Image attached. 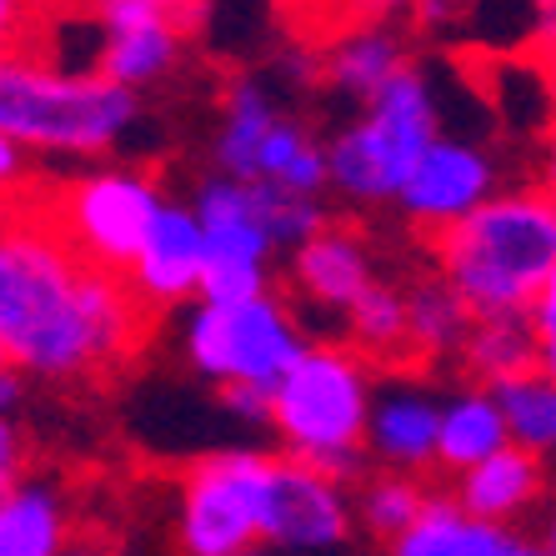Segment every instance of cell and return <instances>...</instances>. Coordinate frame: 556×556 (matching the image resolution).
I'll return each mask as SVG.
<instances>
[{
    "mask_svg": "<svg viewBox=\"0 0 556 556\" xmlns=\"http://www.w3.org/2000/svg\"><path fill=\"white\" fill-rule=\"evenodd\" d=\"M151 316L126 276L80 261L26 206L0 226V346L21 376L86 381L141 346Z\"/></svg>",
    "mask_w": 556,
    "mask_h": 556,
    "instance_id": "cell-1",
    "label": "cell"
},
{
    "mask_svg": "<svg viewBox=\"0 0 556 556\" xmlns=\"http://www.w3.org/2000/svg\"><path fill=\"white\" fill-rule=\"evenodd\" d=\"M556 271V201L542 186H506L437 236V276L471 316H527Z\"/></svg>",
    "mask_w": 556,
    "mask_h": 556,
    "instance_id": "cell-2",
    "label": "cell"
},
{
    "mask_svg": "<svg viewBox=\"0 0 556 556\" xmlns=\"http://www.w3.org/2000/svg\"><path fill=\"white\" fill-rule=\"evenodd\" d=\"M136 126V96L101 71H65L40 51L0 55V130L26 155H105Z\"/></svg>",
    "mask_w": 556,
    "mask_h": 556,
    "instance_id": "cell-3",
    "label": "cell"
},
{
    "mask_svg": "<svg viewBox=\"0 0 556 556\" xmlns=\"http://www.w3.org/2000/svg\"><path fill=\"white\" fill-rule=\"evenodd\" d=\"M376 381L366 356L351 346H306L296 366L276 381L271 421L281 437V452L291 462H306L326 477L346 481L366 456V421H371Z\"/></svg>",
    "mask_w": 556,
    "mask_h": 556,
    "instance_id": "cell-4",
    "label": "cell"
},
{
    "mask_svg": "<svg viewBox=\"0 0 556 556\" xmlns=\"http://www.w3.org/2000/svg\"><path fill=\"white\" fill-rule=\"evenodd\" d=\"M441 136V111L431 80L406 65L362 116L326 141V186L351 206H396L412 166Z\"/></svg>",
    "mask_w": 556,
    "mask_h": 556,
    "instance_id": "cell-5",
    "label": "cell"
},
{
    "mask_svg": "<svg viewBox=\"0 0 556 556\" xmlns=\"http://www.w3.org/2000/svg\"><path fill=\"white\" fill-rule=\"evenodd\" d=\"M161 206H166V195L155 176L130 166H105L55 186L46 201L26 211L46 220L80 261H91L111 276H126Z\"/></svg>",
    "mask_w": 556,
    "mask_h": 556,
    "instance_id": "cell-6",
    "label": "cell"
},
{
    "mask_svg": "<svg viewBox=\"0 0 556 556\" xmlns=\"http://www.w3.org/2000/svg\"><path fill=\"white\" fill-rule=\"evenodd\" d=\"M186 362L201 376L226 387H261L276 391L296 356L311 346L296 326V311L281 296H251V301H195L181 331Z\"/></svg>",
    "mask_w": 556,
    "mask_h": 556,
    "instance_id": "cell-7",
    "label": "cell"
},
{
    "mask_svg": "<svg viewBox=\"0 0 556 556\" xmlns=\"http://www.w3.org/2000/svg\"><path fill=\"white\" fill-rule=\"evenodd\" d=\"M271 462L261 452H220L191 462L176 492V542L181 556H241L266 536Z\"/></svg>",
    "mask_w": 556,
    "mask_h": 556,
    "instance_id": "cell-8",
    "label": "cell"
},
{
    "mask_svg": "<svg viewBox=\"0 0 556 556\" xmlns=\"http://www.w3.org/2000/svg\"><path fill=\"white\" fill-rule=\"evenodd\" d=\"M201 236H206V276L201 301H251L271 286V236L256 216L251 181L211 176L191 201Z\"/></svg>",
    "mask_w": 556,
    "mask_h": 556,
    "instance_id": "cell-9",
    "label": "cell"
},
{
    "mask_svg": "<svg viewBox=\"0 0 556 556\" xmlns=\"http://www.w3.org/2000/svg\"><path fill=\"white\" fill-rule=\"evenodd\" d=\"M496 191H502V170H496L492 151H481L477 141H462V136H437L427 155L412 166L396 206L416 231L437 241L441 231H452L471 211L486 206Z\"/></svg>",
    "mask_w": 556,
    "mask_h": 556,
    "instance_id": "cell-10",
    "label": "cell"
},
{
    "mask_svg": "<svg viewBox=\"0 0 556 556\" xmlns=\"http://www.w3.org/2000/svg\"><path fill=\"white\" fill-rule=\"evenodd\" d=\"M351 496L346 481L326 477L306 462L276 456L271 462V496H266V536L261 542L281 552H326L341 546L351 531Z\"/></svg>",
    "mask_w": 556,
    "mask_h": 556,
    "instance_id": "cell-11",
    "label": "cell"
},
{
    "mask_svg": "<svg viewBox=\"0 0 556 556\" xmlns=\"http://www.w3.org/2000/svg\"><path fill=\"white\" fill-rule=\"evenodd\" d=\"M201 276H206V236L191 206H161L151 220L141 251L126 266L130 296L141 301L146 316L181 306V301H201Z\"/></svg>",
    "mask_w": 556,
    "mask_h": 556,
    "instance_id": "cell-12",
    "label": "cell"
},
{
    "mask_svg": "<svg viewBox=\"0 0 556 556\" xmlns=\"http://www.w3.org/2000/svg\"><path fill=\"white\" fill-rule=\"evenodd\" d=\"M441 396L421 381H387L376 387L371 421H366V456L387 466L391 477H421L437 466Z\"/></svg>",
    "mask_w": 556,
    "mask_h": 556,
    "instance_id": "cell-13",
    "label": "cell"
},
{
    "mask_svg": "<svg viewBox=\"0 0 556 556\" xmlns=\"http://www.w3.org/2000/svg\"><path fill=\"white\" fill-rule=\"evenodd\" d=\"M371 286H376L371 247L351 226H331L326 220L311 241H301L291 251V291L316 311H341L346 316Z\"/></svg>",
    "mask_w": 556,
    "mask_h": 556,
    "instance_id": "cell-14",
    "label": "cell"
},
{
    "mask_svg": "<svg viewBox=\"0 0 556 556\" xmlns=\"http://www.w3.org/2000/svg\"><path fill=\"white\" fill-rule=\"evenodd\" d=\"M391 556H546V546L521 527L471 517L452 496H427L412 531L391 542Z\"/></svg>",
    "mask_w": 556,
    "mask_h": 556,
    "instance_id": "cell-15",
    "label": "cell"
},
{
    "mask_svg": "<svg viewBox=\"0 0 556 556\" xmlns=\"http://www.w3.org/2000/svg\"><path fill=\"white\" fill-rule=\"evenodd\" d=\"M546 486H552V471H546L542 456L521 452V446H502L496 456L456 477L452 502L481 521L517 527L521 517H531L546 502Z\"/></svg>",
    "mask_w": 556,
    "mask_h": 556,
    "instance_id": "cell-16",
    "label": "cell"
},
{
    "mask_svg": "<svg viewBox=\"0 0 556 556\" xmlns=\"http://www.w3.org/2000/svg\"><path fill=\"white\" fill-rule=\"evenodd\" d=\"M406 65H412V51H406L402 30L387 26V21H351V26H341L337 40L326 46L321 76L337 96L366 105L387 91Z\"/></svg>",
    "mask_w": 556,
    "mask_h": 556,
    "instance_id": "cell-17",
    "label": "cell"
},
{
    "mask_svg": "<svg viewBox=\"0 0 556 556\" xmlns=\"http://www.w3.org/2000/svg\"><path fill=\"white\" fill-rule=\"evenodd\" d=\"M502 446H511V441H506V416H502V406H496L492 387H477V381H471V387L452 391V396L441 402V431H437L441 471L462 477V471L481 466L486 456H496Z\"/></svg>",
    "mask_w": 556,
    "mask_h": 556,
    "instance_id": "cell-18",
    "label": "cell"
},
{
    "mask_svg": "<svg viewBox=\"0 0 556 556\" xmlns=\"http://www.w3.org/2000/svg\"><path fill=\"white\" fill-rule=\"evenodd\" d=\"M281 105L276 96L261 86L256 76H236L226 86V105H220V130H216V161L220 176L231 181H256V161L261 146L281 126Z\"/></svg>",
    "mask_w": 556,
    "mask_h": 556,
    "instance_id": "cell-19",
    "label": "cell"
},
{
    "mask_svg": "<svg viewBox=\"0 0 556 556\" xmlns=\"http://www.w3.org/2000/svg\"><path fill=\"white\" fill-rule=\"evenodd\" d=\"M71 511L51 481H21L0 496V556H65Z\"/></svg>",
    "mask_w": 556,
    "mask_h": 556,
    "instance_id": "cell-20",
    "label": "cell"
},
{
    "mask_svg": "<svg viewBox=\"0 0 556 556\" xmlns=\"http://www.w3.org/2000/svg\"><path fill=\"white\" fill-rule=\"evenodd\" d=\"M181 26H141V30H121V36H101V51H96V71H101L111 86L141 96L146 86L166 80L176 71L186 51Z\"/></svg>",
    "mask_w": 556,
    "mask_h": 556,
    "instance_id": "cell-21",
    "label": "cell"
},
{
    "mask_svg": "<svg viewBox=\"0 0 556 556\" xmlns=\"http://www.w3.org/2000/svg\"><path fill=\"white\" fill-rule=\"evenodd\" d=\"M536 351H542V337L531 316H477L462 341V362L477 376V387L496 391L502 381L536 371Z\"/></svg>",
    "mask_w": 556,
    "mask_h": 556,
    "instance_id": "cell-22",
    "label": "cell"
},
{
    "mask_svg": "<svg viewBox=\"0 0 556 556\" xmlns=\"http://www.w3.org/2000/svg\"><path fill=\"white\" fill-rule=\"evenodd\" d=\"M471 311L462 306L452 286L441 276H427L406 291V337H412L416 356H446V351H462L466 331H471Z\"/></svg>",
    "mask_w": 556,
    "mask_h": 556,
    "instance_id": "cell-23",
    "label": "cell"
},
{
    "mask_svg": "<svg viewBox=\"0 0 556 556\" xmlns=\"http://www.w3.org/2000/svg\"><path fill=\"white\" fill-rule=\"evenodd\" d=\"M351 351L366 362H412V337H406V291L376 281L356 306L346 311Z\"/></svg>",
    "mask_w": 556,
    "mask_h": 556,
    "instance_id": "cell-24",
    "label": "cell"
},
{
    "mask_svg": "<svg viewBox=\"0 0 556 556\" xmlns=\"http://www.w3.org/2000/svg\"><path fill=\"white\" fill-rule=\"evenodd\" d=\"M496 406L506 416V441L531 456H556V381L542 371H527L517 381L496 387Z\"/></svg>",
    "mask_w": 556,
    "mask_h": 556,
    "instance_id": "cell-25",
    "label": "cell"
},
{
    "mask_svg": "<svg viewBox=\"0 0 556 556\" xmlns=\"http://www.w3.org/2000/svg\"><path fill=\"white\" fill-rule=\"evenodd\" d=\"M256 181L281 186V191H301V195H321L326 191V146L311 141L296 121H281L266 136V146H261Z\"/></svg>",
    "mask_w": 556,
    "mask_h": 556,
    "instance_id": "cell-26",
    "label": "cell"
},
{
    "mask_svg": "<svg viewBox=\"0 0 556 556\" xmlns=\"http://www.w3.org/2000/svg\"><path fill=\"white\" fill-rule=\"evenodd\" d=\"M251 201H256V216L266 226L276 251H296L301 241L326 226V206L321 195H301V191H281V186H266V181H251Z\"/></svg>",
    "mask_w": 556,
    "mask_h": 556,
    "instance_id": "cell-27",
    "label": "cell"
},
{
    "mask_svg": "<svg viewBox=\"0 0 556 556\" xmlns=\"http://www.w3.org/2000/svg\"><path fill=\"white\" fill-rule=\"evenodd\" d=\"M421 506H427V492H421V481L416 477H376L366 481L362 492V521L371 536H381V542H396L402 531H412V521L421 517Z\"/></svg>",
    "mask_w": 556,
    "mask_h": 556,
    "instance_id": "cell-28",
    "label": "cell"
},
{
    "mask_svg": "<svg viewBox=\"0 0 556 556\" xmlns=\"http://www.w3.org/2000/svg\"><path fill=\"white\" fill-rule=\"evenodd\" d=\"M86 15L96 21L101 36H121V30L141 26H201V11H191L186 0H86Z\"/></svg>",
    "mask_w": 556,
    "mask_h": 556,
    "instance_id": "cell-29",
    "label": "cell"
},
{
    "mask_svg": "<svg viewBox=\"0 0 556 556\" xmlns=\"http://www.w3.org/2000/svg\"><path fill=\"white\" fill-rule=\"evenodd\" d=\"M40 15H46V0H0V55L26 51Z\"/></svg>",
    "mask_w": 556,
    "mask_h": 556,
    "instance_id": "cell-30",
    "label": "cell"
},
{
    "mask_svg": "<svg viewBox=\"0 0 556 556\" xmlns=\"http://www.w3.org/2000/svg\"><path fill=\"white\" fill-rule=\"evenodd\" d=\"M26 431L15 427L11 416H0V496L11 492V486H21L26 481Z\"/></svg>",
    "mask_w": 556,
    "mask_h": 556,
    "instance_id": "cell-31",
    "label": "cell"
},
{
    "mask_svg": "<svg viewBox=\"0 0 556 556\" xmlns=\"http://www.w3.org/2000/svg\"><path fill=\"white\" fill-rule=\"evenodd\" d=\"M26 176H30V155L0 130V201H11L15 206V191L26 186Z\"/></svg>",
    "mask_w": 556,
    "mask_h": 556,
    "instance_id": "cell-32",
    "label": "cell"
},
{
    "mask_svg": "<svg viewBox=\"0 0 556 556\" xmlns=\"http://www.w3.org/2000/svg\"><path fill=\"white\" fill-rule=\"evenodd\" d=\"M220 402L231 406L236 416H247V421H271V391L261 387H226Z\"/></svg>",
    "mask_w": 556,
    "mask_h": 556,
    "instance_id": "cell-33",
    "label": "cell"
},
{
    "mask_svg": "<svg viewBox=\"0 0 556 556\" xmlns=\"http://www.w3.org/2000/svg\"><path fill=\"white\" fill-rule=\"evenodd\" d=\"M556 51V0H531V55Z\"/></svg>",
    "mask_w": 556,
    "mask_h": 556,
    "instance_id": "cell-34",
    "label": "cell"
},
{
    "mask_svg": "<svg viewBox=\"0 0 556 556\" xmlns=\"http://www.w3.org/2000/svg\"><path fill=\"white\" fill-rule=\"evenodd\" d=\"M531 326H536V337L542 341H556V271L546 276V286H542V296L531 301Z\"/></svg>",
    "mask_w": 556,
    "mask_h": 556,
    "instance_id": "cell-35",
    "label": "cell"
},
{
    "mask_svg": "<svg viewBox=\"0 0 556 556\" xmlns=\"http://www.w3.org/2000/svg\"><path fill=\"white\" fill-rule=\"evenodd\" d=\"M402 11H416V0H346V26L351 21H391Z\"/></svg>",
    "mask_w": 556,
    "mask_h": 556,
    "instance_id": "cell-36",
    "label": "cell"
},
{
    "mask_svg": "<svg viewBox=\"0 0 556 556\" xmlns=\"http://www.w3.org/2000/svg\"><path fill=\"white\" fill-rule=\"evenodd\" d=\"M536 186L556 201V121L546 126V141H542V155H536Z\"/></svg>",
    "mask_w": 556,
    "mask_h": 556,
    "instance_id": "cell-37",
    "label": "cell"
},
{
    "mask_svg": "<svg viewBox=\"0 0 556 556\" xmlns=\"http://www.w3.org/2000/svg\"><path fill=\"white\" fill-rule=\"evenodd\" d=\"M15 406H21V371L5 366V371H0V416H11Z\"/></svg>",
    "mask_w": 556,
    "mask_h": 556,
    "instance_id": "cell-38",
    "label": "cell"
},
{
    "mask_svg": "<svg viewBox=\"0 0 556 556\" xmlns=\"http://www.w3.org/2000/svg\"><path fill=\"white\" fill-rule=\"evenodd\" d=\"M536 80H542L546 101H552V111H556V51H542V55H536Z\"/></svg>",
    "mask_w": 556,
    "mask_h": 556,
    "instance_id": "cell-39",
    "label": "cell"
},
{
    "mask_svg": "<svg viewBox=\"0 0 556 556\" xmlns=\"http://www.w3.org/2000/svg\"><path fill=\"white\" fill-rule=\"evenodd\" d=\"M65 556H121V552L116 546H105V542H71Z\"/></svg>",
    "mask_w": 556,
    "mask_h": 556,
    "instance_id": "cell-40",
    "label": "cell"
},
{
    "mask_svg": "<svg viewBox=\"0 0 556 556\" xmlns=\"http://www.w3.org/2000/svg\"><path fill=\"white\" fill-rule=\"evenodd\" d=\"M542 546H546V556H556V502H546V521H542Z\"/></svg>",
    "mask_w": 556,
    "mask_h": 556,
    "instance_id": "cell-41",
    "label": "cell"
},
{
    "mask_svg": "<svg viewBox=\"0 0 556 556\" xmlns=\"http://www.w3.org/2000/svg\"><path fill=\"white\" fill-rule=\"evenodd\" d=\"M536 371H542L546 381H556V341H542V351H536Z\"/></svg>",
    "mask_w": 556,
    "mask_h": 556,
    "instance_id": "cell-42",
    "label": "cell"
},
{
    "mask_svg": "<svg viewBox=\"0 0 556 556\" xmlns=\"http://www.w3.org/2000/svg\"><path fill=\"white\" fill-rule=\"evenodd\" d=\"M241 556H276L271 546H251V552H241Z\"/></svg>",
    "mask_w": 556,
    "mask_h": 556,
    "instance_id": "cell-43",
    "label": "cell"
},
{
    "mask_svg": "<svg viewBox=\"0 0 556 556\" xmlns=\"http://www.w3.org/2000/svg\"><path fill=\"white\" fill-rule=\"evenodd\" d=\"M186 5H191V11H201V15H206V0H186Z\"/></svg>",
    "mask_w": 556,
    "mask_h": 556,
    "instance_id": "cell-44",
    "label": "cell"
},
{
    "mask_svg": "<svg viewBox=\"0 0 556 556\" xmlns=\"http://www.w3.org/2000/svg\"><path fill=\"white\" fill-rule=\"evenodd\" d=\"M5 366H11V362H5V346H0V371H5Z\"/></svg>",
    "mask_w": 556,
    "mask_h": 556,
    "instance_id": "cell-45",
    "label": "cell"
}]
</instances>
